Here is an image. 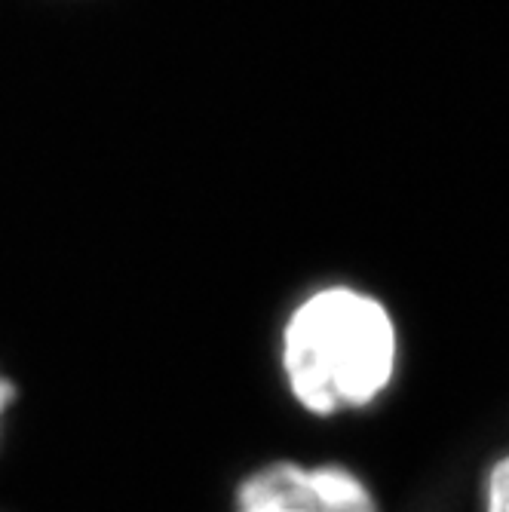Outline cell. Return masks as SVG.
I'll list each match as a JSON object with an SVG mask.
<instances>
[{
    "mask_svg": "<svg viewBox=\"0 0 509 512\" xmlns=\"http://www.w3.org/2000/svg\"><path fill=\"white\" fill-rule=\"evenodd\" d=\"M399 356L387 307L353 286H322L286 316L283 378L295 402L319 417L368 408L393 381Z\"/></svg>",
    "mask_w": 509,
    "mask_h": 512,
    "instance_id": "6da1fadb",
    "label": "cell"
},
{
    "mask_svg": "<svg viewBox=\"0 0 509 512\" xmlns=\"http://www.w3.org/2000/svg\"><path fill=\"white\" fill-rule=\"evenodd\" d=\"M234 512H378V503L356 473L335 463L273 460L237 485Z\"/></svg>",
    "mask_w": 509,
    "mask_h": 512,
    "instance_id": "7a4b0ae2",
    "label": "cell"
},
{
    "mask_svg": "<svg viewBox=\"0 0 509 512\" xmlns=\"http://www.w3.org/2000/svg\"><path fill=\"white\" fill-rule=\"evenodd\" d=\"M485 512H509V454L500 457L488 473Z\"/></svg>",
    "mask_w": 509,
    "mask_h": 512,
    "instance_id": "3957f363",
    "label": "cell"
},
{
    "mask_svg": "<svg viewBox=\"0 0 509 512\" xmlns=\"http://www.w3.org/2000/svg\"><path fill=\"white\" fill-rule=\"evenodd\" d=\"M13 399H16V387H13V381L0 378V417L7 414V408L13 405Z\"/></svg>",
    "mask_w": 509,
    "mask_h": 512,
    "instance_id": "277c9868",
    "label": "cell"
}]
</instances>
